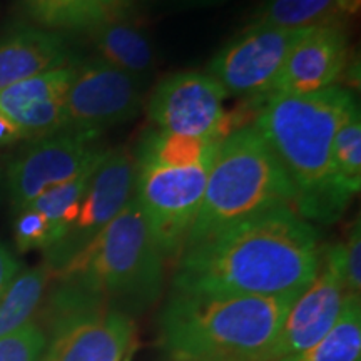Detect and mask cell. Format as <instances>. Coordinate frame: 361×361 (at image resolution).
I'll list each match as a JSON object with an SVG mask.
<instances>
[{"label":"cell","mask_w":361,"mask_h":361,"mask_svg":"<svg viewBox=\"0 0 361 361\" xmlns=\"http://www.w3.org/2000/svg\"><path fill=\"white\" fill-rule=\"evenodd\" d=\"M322 250L310 221L279 206L184 247L174 291L239 296H300L313 281Z\"/></svg>","instance_id":"cell-1"},{"label":"cell","mask_w":361,"mask_h":361,"mask_svg":"<svg viewBox=\"0 0 361 361\" xmlns=\"http://www.w3.org/2000/svg\"><path fill=\"white\" fill-rule=\"evenodd\" d=\"M356 106L351 90L340 85L256 101L251 124L286 173L295 211L306 221L333 223L348 206L336 191L331 152L338 129Z\"/></svg>","instance_id":"cell-2"},{"label":"cell","mask_w":361,"mask_h":361,"mask_svg":"<svg viewBox=\"0 0 361 361\" xmlns=\"http://www.w3.org/2000/svg\"><path fill=\"white\" fill-rule=\"evenodd\" d=\"M296 298L174 291L161 346L173 361H266Z\"/></svg>","instance_id":"cell-3"},{"label":"cell","mask_w":361,"mask_h":361,"mask_svg":"<svg viewBox=\"0 0 361 361\" xmlns=\"http://www.w3.org/2000/svg\"><path fill=\"white\" fill-rule=\"evenodd\" d=\"M218 141L151 129L134 156V197L162 256L179 258L200 211Z\"/></svg>","instance_id":"cell-4"},{"label":"cell","mask_w":361,"mask_h":361,"mask_svg":"<svg viewBox=\"0 0 361 361\" xmlns=\"http://www.w3.org/2000/svg\"><path fill=\"white\" fill-rule=\"evenodd\" d=\"M57 274L128 316L154 303L162 290L164 256L135 197Z\"/></svg>","instance_id":"cell-5"},{"label":"cell","mask_w":361,"mask_h":361,"mask_svg":"<svg viewBox=\"0 0 361 361\" xmlns=\"http://www.w3.org/2000/svg\"><path fill=\"white\" fill-rule=\"evenodd\" d=\"M295 200L290 179L261 134L252 124L241 126L219 142L184 247L273 207L295 209Z\"/></svg>","instance_id":"cell-6"},{"label":"cell","mask_w":361,"mask_h":361,"mask_svg":"<svg viewBox=\"0 0 361 361\" xmlns=\"http://www.w3.org/2000/svg\"><path fill=\"white\" fill-rule=\"evenodd\" d=\"M51 329L37 361H121L134 340V322L67 283L52 301Z\"/></svg>","instance_id":"cell-7"},{"label":"cell","mask_w":361,"mask_h":361,"mask_svg":"<svg viewBox=\"0 0 361 361\" xmlns=\"http://www.w3.org/2000/svg\"><path fill=\"white\" fill-rule=\"evenodd\" d=\"M228 94L207 72H176L162 79L147 102V116L157 130L221 142L246 126L247 112L226 111Z\"/></svg>","instance_id":"cell-8"},{"label":"cell","mask_w":361,"mask_h":361,"mask_svg":"<svg viewBox=\"0 0 361 361\" xmlns=\"http://www.w3.org/2000/svg\"><path fill=\"white\" fill-rule=\"evenodd\" d=\"M308 29L246 25L207 66V74L223 85L228 97L261 101L273 94L293 47Z\"/></svg>","instance_id":"cell-9"},{"label":"cell","mask_w":361,"mask_h":361,"mask_svg":"<svg viewBox=\"0 0 361 361\" xmlns=\"http://www.w3.org/2000/svg\"><path fill=\"white\" fill-rule=\"evenodd\" d=\"M106 151L99 135L78 130L35 139L7 171L8 192L17 213L42 192L92 171Z\"/></svg>","instance_id":"cell-10"},{"label":"cell","mask_w":361,"mask_h":361,"mask_svg":"<svg viewBox=\"0 0 361 361\" xmlns=\"http://www.w3.org/2000/svg\"><path fill=\"white\" fill-rule=\"evenodd\" d=\"M134 156L126 147L107 149L90 178L78 219L49 251L45 264L57 274L112 223L134 196Z\"/></svg>","instance_id":"cell-11"},{"label":"cell","mask_w":361,"mask_h":361,"mask_svg":"<svg viewBox=\"0 0 361 361\" xmlns=\"http://www.w3.org/2000/svg\"><path fill=\"white\" fill-rule=\"evenodd\" d=\"M142 87L101 59L78 64L66 96L67 130L99 135L134 119L144 102Z\"/></svg>","instance_id":"cell-12"},{"label":"cell","mask_w":361,"mask_h":361,"mask_svg":"<svg viewBox=\"0 0 361 361\" xmlns=\"http://www.w3.org/2000/svg\"><path fill=\"white\" fill-rule=\"evenodd\" d=\"M346 296L338 247L329 246L322 251L313 281L288 311L266 361H278L316 345L336 323Z\"/></svg>","instance_id":"cell-13"},{"label":"cell","mask_w":361,"mask_h":361,"mask_svg":"<svg viewBox=\"0 0 361 361\" xmlns=\"http://www.w3.org/2000/svg\"><path fill=\"white\" fill-rule=\"evenodd\" d=\"M350 57L345 25L308 29L288 56L273 94H311L338 85L348 72Z\"/></svg>","instance_id":"cell-14"},{"label":"cell","mask_w":361,"mask_h":361,"mask_svg":"<svg viewBox=\"0 0 361 361\" xmlns=\"http://www.w3.org/2000/svg\"><path fill=\"white\" fill-rule=\"evenodd\" d=\"M75 66L44 72L0 90V112L19 128L24 141L67 130L66 96Z\"/></svg>","instance_id":"cell-15"},{"label":"cell","mask_w":361,"mask_h":361,"mask_svg":"<svg viewBox=\"0 0 361 361\" xmlns=\"http://www.w3.org/2000/svg\"><path fill=\"white\" fill-rule=\"evenodd\" d=\"M74 64L69 42L56 30L20 24L0 35V90Z\"/></svg>","instance_id":"cell-16"},{"label":"cell","mask_w":361,"mask_h":361,"mask_svg":"<svg viewBox=\"0 0 361 361\" xmlns=\"http://www.w3.org/2000/svg\"><path fill=\"white\" fill-rule=\"evenodd\" d=\"M87 34L102 62L126 72L142 85L152 75L156 67L154 47L141 25L124 16H114Z\"/></svg>","instance_id":"cell-17"},{"label":"cell","mask_w":361,"mask_h":361,"mask_svg":"<svg viewBox=\"0 0 361 361\" xmlns=\"http://www.w3.org/2000/svg\"><path fill=\"white\" fill-rule=\"evenodd\" d=\"M358 11V0H263L247 25L279 29L345 25Z\"/></svg>","instance_id":"cell-18"},{"label":"cell","mask_w":361,"mask_h":361,"mask_svg":"<svg viewBox=\"0 0 361 361\" xmlns=\"http://www.w3.org/2000/svg\"><path fill=\"white\" fill-rule=\"evenodd\" d=\"M278 361H361L360 296H346L336 323L316 345Z\"/></svg>","instance_id":"cell-19"},{"label":"cell","mask_w":361,"mask_h":361,"mask_svg":"<svg viewBox=\"0 0 361 361\" xmlns=\"http://www.w3.org/2000/svg\"><path fill=\"white\" fill-rule=\"evenodd\" d=\"M22 4L35 24L56 32H90L111 17L96 0H22Z\"/></svg>","instance_id":"cell-20"},{"label":"cell","mask_w":361,"mask_h":361,"mask_svg":"<svg viewBox=\"0 0 361 361\" xmlns=\"http://www.w3.org/2000/svg\"><path fill=\"white\" fill-rule=\"evenodd\" d=\"M52 271L47 264L22 271L0 300V338L29 322L39 308Z\"/></svg>","instance_id":"cell-21"},{"label":"cell","mask_w":361,"mask_h":361,"mask_svg":"<svg viewBox=\"0 0 361 361\" xmlns=\"http://www.w3.org/2000/svg\"><path fill=\"white\" fill-rule=\"evenodd\" d=\"M333 179L341 200L350 204L361 188V114L360 106L343 121L333 141Z\"/></svg>","instance_id":"cell-22"},{"label":"cell","mask_w":361,"mask_h":361,"mask_svg":"<svg viewBox=\"0 0 361 361\" xmlns=\"http://www.w3.org/2000/svg\"><path fill=\"white\" fill-rule=\"evenodd\" d=\"M96 168L82 174L80 178L71 180V183L49 189V191L40 194L39 197H35L29 206H25L39 211L40 214H44L45 218L51 221L52 228L56 229L57 243L66 236L71 226L78 219L80 204H82L85 191H87L90 178H92Z\"/></svg>","instance_id":"cell-23"},{"label":"cell","mask_w":361,"mask_h":361,"mask_svg":"<svg viewBox=\"0 0 361 361\" xmlns=\"http://www.w3.org/2000/svg\"><path fill=\"white\" fill-rule=\"evenodd\" d=\"M13 238H16L17 250L20 252L49 250L57 243L56 229L52 228L51 221L30 207H24L17 213Z\"/></svg>","instance_id":"cell-24"},{"label":"cell","mask_w":361,"mask_h":361,"mask_svg":"<svg viewBox=\"0 0 361 361\" xmlns=\"http://www.w3.org/2000/svg\"><path fill=\"white\" fill-rule=\"evenodd\" d=\"M45 331L34 319L0 338V361H37L45 346Z\"/></svg>","instance_id":"cell-25"},{"label":"cell","mask_w":361,"mask_h":361,"mask_svg":"<svg viewBox=\"0 0 361 361\" xmlns=\"http://www.w3.org/2000/svg\"><path fill=\"white\" fill-rule=\"evenodd\" d=\"M338 259L348 295L360 296L361 291V226L360 219L351 226L345 243H338Z\"/></svg>","instance_id":"cell-26"},{"label":"cell","mask_w":361,"mask_h":361,"mask_svg":"<svg viewBox=\"0 0 361 361\" xmlns=\"http://www.w3.org/2000/svg\"><path fill=\"white\" fill-rule=\"evenodd\" d=\"M20 273V263L8 247L0 243V300L8 290L13 279Z\"/></svg>","instance_id":"cell-27"},{"label":"cell","mask_w":361,"mask_h":361,"mask_svg":"<svg viewBox=\"0 0 361 361\" xmlns=\"http://www.w3.org/2000/svg\"><path fill=\"white\" fill-rule=\"evenodd\" d=\"M151 2L162 8H178V11H184V8L214 7L219 6V4L228 2V0H151Z\"/></svg>","instance_id":"cell-28"},{"label":"cell","mask_w":361,"mask_h":361,"mask_svg":"<svg viewBox=\"0 0 361 361\" xmlns=\"http://www.w3.org/2000/svg\"><path fill=\"white\" fill-rule=\"evenodd\" d=\"M19 141H24L19 128L4 112H0V149L12 146Z\"/></svg>","instance_id":"cell-29"},{"label":"cell","mask_w":361,"mask_h":361,"mask_svg":"<svg viewBox=\"0 0 361 361\" xmlns=\"http://www.w3.org/2000/svg\"><path fill=\"white\" fill-rule=\"evenodd\" d=\"M96 2L104 8V11L109 13L111 17H114V16H124L126 11H128L130 0H96Z\"/></svg>","instance_id":"cell-30"},{"label":"cell","mask_w":361,"mask_h":361,"mask_svg":"<svg viewBox=\"0 0 361 361\" xmlns=\"http://www.w3.org/2000/svg\"><path fill=\"white\" fill-rule=\"evenodd\" d=\"M358 2H360V0H358Z\"/></svg>","instance_id":"cell-31"}]
</instances>
